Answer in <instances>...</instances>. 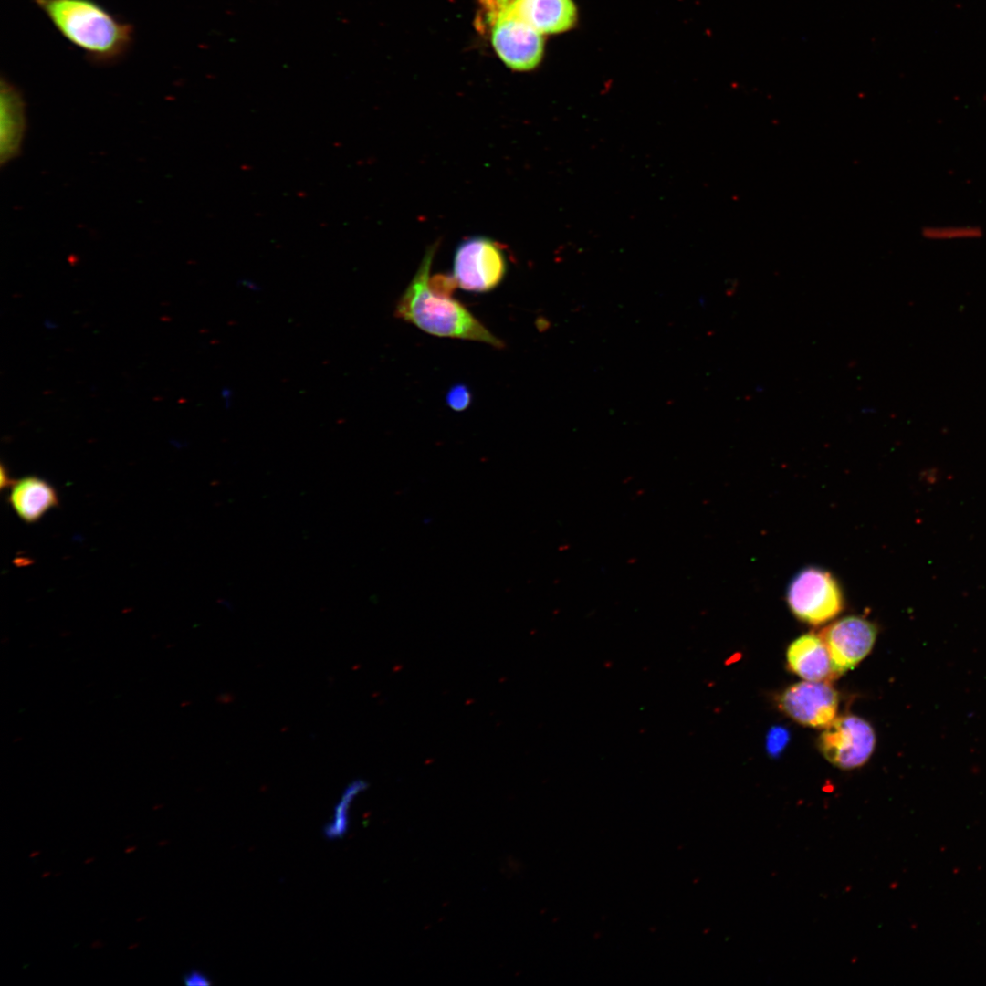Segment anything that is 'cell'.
Instances as JSON below:
<instances>
[{"label":"cell","mask_w":986,"mask_h":986,"mask_svg":"<svg viewBox=\"0 0 986 986\" xmlns=\"http://www.w3.org/2000/svg\"><path fill=\"white\" fill-rule=\"evenodd\" d=\"M481 22L489 27L491 45L504 64L516 71L534 69L544 52L542 35L509 13L503 0H477Z\"/></svg>","instance_id":"cell-3"},{"label":"cell","mask_w":986,"mask_h":986,"mask_svg":"<svg viewBox=\"0 0 986 986\" xmlns=\"http://www.w3.org/2000/svg\"><path fill=\"white\" fill-rule=\"evenodd\" d=\"M509 13L532 26L541 35L564 32L577 18L572 0H503Z\"/></svg>","instance_id":"cell-9"},{"label":"cell","mask_w":986,"mask_h":986,"mask_svg":"<svg viewBox=\"0 0 986 986\" xmlns=\"http://www.w3.org/2000/svg\"><path fill=\"white\" fill-rule=\"evenodd\" d=\"M876 635L877 627L874 623L861 616H846L825 626L818 635L828 650L838 677L853 669L870 653Z\"/></svg>","instance_id":"cell-7"},{"label":"cell","mask_w":986,"mask_h":986,"mask_svg":"<svg viewBox=\"0 0 986 986\" xmlns=\"http://www.w3.org/2000/svg\"><path fill=\"white\" fill-rule=\"evenodd\" d=\"M12 483H13V481L9 477L5 467L4 466H2L1 467V488H3L5 486H7V487L9 486L10 487L12 485Z\"/></svg>","instance_id":"cell-18"},{"label":"cell","mask_w":986,"mask_h":986,"mask_svg":"<svg viewBox=\"0 0 986 986\" xmlns=\"http://www.w3.org/2000/svg\"><path fill=\"white\" fill-rule=\"evenodd\" d=\"M875 745L876 735L871 725L850 714L834 718L818 739V748L823 757L843 770L864 765Z\"/></svg>","instance_id":"cell-6"},{"label":"cell","mask_w":986,"mask_h":986,"mask_svg":"<svg viewBox=\"0 0 986 986\" xmlns=\"http://www.w3.org/2000/svg\"><path fill=\"white\" fill-rule=\"evenodd\" d=\"M507 267L503 246L489 237L476 236L456 247L452 277L464 290L488 292L501 283Z\"/></svg>","instance_id":"cell-5"},{"label":"cell","mask_w":986,"mask_h":986,"mask_svg":"<svg viewBox=\"0 0 986 986\" xmlns=\"http://www.w3.org/2000/svg\"><path fill=\"white\" fill-rule=\"evenodd\" d=\"M7 501L16 515L28 524L37 522L59 503L55 488L37 476H26L13 481Z\"/></svg>","instance_id":"cell-11"},{"label":"cell","mask_w":986,"mask_h":986,"mask_svg":"<svg viewBox=\"0 0 986 986\" xmlns=\"http://www.w3.org/2000/svg\"><path fill=\"white\" fill-rule=\"evenodd\" d=\"M471 393L468 387L463 383L453 385L446 395L447 405L454 411L466 410L471 403Z\"/></svg>","instance_id":"cell-15"},{"label":"cell","mask_w":986,"mask_h":986,"mask_svg":"<svg viewBox=\"0 0 986 986\" xmlns=\"http://www.w3.org/2000/svg\"><path fill=\"white\" fill-rule=\"evenodd\" d=\"M789 668L808 681H830L836 678L828 650L818 635L805 634L788 647Z\"/></svg>","instance_id":"cell-12"},{"label":"cell","mask_w":986,"mask_h":986,"mask_svg":"<svg viewBox=\"0 0 986 986\" xmlns=\"http://www.w3.org/2000/svg\"><path fill=\"white\" fill-rule=\"evenodd\" d=\"M838 693L829 681H802L786 688L778 699L780 708L800 724L824 728L838 708Z\"/></svg>","instance_id":"cell-8"},{"label":"cell","mask_w":986,"mask_h":986,"mask_svg":"<svg viewBox=\"0 0 986 986\" xmlns=\"http://www.w3.org/2000/svg\"><path fill=\"white\" fill-rule=\"evenodd\" d=\"M183 979L184 983L189 986H208L212 983L208 976L195 970L184 974Z\"/></svg>","instance_id":"cell-17"},{"label":"cell","mask_w":986,"mask_h":986,"mask_svg":"<svg viewBox=\"0 0 986 986\" xmlns=\"http://www.w3.org/2000/svg\"><path fill=\"white\" fill-rule=\"evenodd\" d=\"M921 235L929 241L973 240L981 238L983 230L977 225H935L923 227Z\"/></svg>","instance_id":"cell-14"},{"label":"cell","mask_w":986,"mask_h":986,"mask_svg":"<svg viewBox=\"0 0 986 986\" xmlns=\"http://www.w3.org/2000/svg\"><path fill=\"white\" fill-rule=\"evenodd\" d=\"M786 599L792 613L801 621L817 625L834 618L844 604L837 579L816 566L800 570L789 582Z\"/></svg>","instance_id":"cell-4"},{"label":"cell","mask_w":986,"mask_h":986,"mask_svg":"<svg viewBox=\"0 0 986 986\" xmlns=\"http://www.w3.org/2000/svg\"><path fill=\"white\" fill-rule=\"evenodd\" d=\"M0 161L4 164L19 154L26 131L24 96L4 77L0 81Z\"/></svg>","instance_id":"cell-10"},{"label":"cell","mask_w":986,"mask_h":986,"mask_svg":"<svg viewBox=\"0 0 986 986\" xmlns=\"http://www.w3.org/2000/svg\"><path fill=\"white\" fill-rule=\"evenodd\" d=\"M436 250L437 242L426 248L416 273L396 303L395 317L434 336L476 341L503 348V341L464 305L446 293L434 289L430 271Z\"/></svg>","instance_id":"cell-2"},{"label":"cell","mask_w":986,"mask_h":986,"mask_svg":"<svg viewBox=\"0 0 986 986\" xmlns=\"http://www.w3.org/2000/svg\"><path fill=\"white\" fill-rule=\"evenodd\" d=\"M366 787L367 784L364 781L357 780L345 788L334 807L330 821L323 827V834L327 839L338 840L347 834L350 826L349 810L351 805L356 796Z\"/></svg>","instance_id":"cell-13"},{"label":"cell","mask_w":986,"mask_h":986,"mask_svg":"<svg viewBox=\"0 0 986 986\" xmlns=\"http://www.w3.org/2000/svg\"><path fill=\"white\" fill-rule=\"evenodd\" d=\"M58 34L96 66L121 60L134 40L133 26L96 0H33Z\"/></svg>","instance_id":"cell-1"},{"label":"cell","mask_w":986,"mask_h":986,"mask_svg":"<svg viewBox=\"0 0 986 986\" xmlns=\"http://www.w3.org/2000/svg\"><path fill=\"white\" fill-rule=\"evenodd\" d=\"M789 739L788 729L781 726L772 727L767 734L766 748L768 753L773 758L778 757L787 746Z\"/></svg>","instance_id":"cell-16"}]
</instances>
